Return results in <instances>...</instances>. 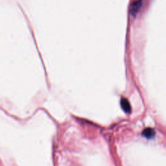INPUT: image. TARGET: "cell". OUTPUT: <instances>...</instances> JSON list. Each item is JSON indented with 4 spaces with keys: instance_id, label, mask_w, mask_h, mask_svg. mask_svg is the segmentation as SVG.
Segmentation results:
<instances>
[{
    "instance_id": "cell-1",
    "label": "cell",
    "mask_w": 166,
    "mask_h": 166,
    "mask_svg": "<svg viewBox=\"0 0 166 166\" xmlns=\"http://www.w3.org/2000/svg\"><path fill=\"white\" fill-rule=\"evenodd\" d=\"M143 0H137V1L134 2L130 8V12L132 16H136V15L138 13L139 10L141 9L143 5Z\"/></svg>"
},
{
    "instance_id": "cell-3",
    "label": "cell",
    "mask_w": 166,
    "mask_h": 166,
    "mask_svg": "<svg viewBox=\"0 0 166 166\" xmlns=\"http://www.w3.org/2000/svg\"><path fill=\"white\" fill-rule=\"evenodd\" d=\"M142 135L145 137L146 138L151 139L155 135V132L151 128H147L144 129V131L142 132Z\"/></svg>"
},
{
    "instance_id": "cell-2",
    "label": "cell",
    "mask_w": 166,
    "mask_h": 166,
    "mask_svg": "<svg viewBox=\"0 0 166 166\" xmlns=\"http://www.w3.org/2000/svg\"><path fill=\"white\" fill-rule=\"evenodd\" d=\"M121 106L122 109L126 113H131V106L129 103L128 99L126 98H122L121 99Z\"/></svg>"
}]
</instances>
